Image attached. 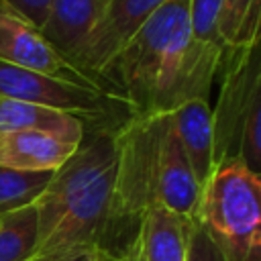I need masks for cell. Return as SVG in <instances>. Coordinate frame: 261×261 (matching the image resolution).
<instances>
[{
  "instance_id": "6da1fadb",
  "label": "cell",
  "mask_w": 261,
  "mask_h": 261,
  "mask_svg": "<svg viewBox=\"0 0 261 261\" xmlns=\"http://www.w3.org/2000/svg\"><path fill=\"white\" fill-rule=\"evenodd\" d=\"M118 126L86 124L75 153L35 200L39 237L31 261L112 249Z\"/></svg>"
},
{
  "instance_id": "7a4b0ae2",
  "label": "cell",
  "mask_w": 261,
  "mask_h": 261,
  "mask_svg": "<svg viewBox=\"0 0 261 261\" xmlns=\"http://www.w3.org/2000/svg\"><path fill=\"white\" fill-rule=\"evenodd\" d=\"M118 167L114 186L112 255L130 257L147 208L163 206L196 220L202 188L173 128L171 114L128 116L116 130Z\"/></svg>"
},
{
  "instance_id": "3957f363",
  "label": "cell",
  "mask_w": 261,
  "mask_h": 261,
  "mask_svg": "<svg viewBox=\"0 0 261 261\" xmlns=\"http://www.w3.org/2000/svg\"><path fill=\"white\" fill-rule=\"evenodd\" d=\"M196 224L224 261H261V175L239 157L218 161L202 188Z\"/></svg>"
},
{
  "instance_id": "277c9868",
  "label": "cell",
  "mask_w": 261,
  "mask_h": 261,
  "mask_svg": "<svg viewBox=\"0 0 261 261\" xmlns=\"http://www.w3.org/2000/svg\"><path fill=\"white\" fill-rule=\"evenodd\" d=\"M186 20L188 0H165L102 69V90L122 102L130 116L149 112L165 51Z\"/></svg>"
},
{
  "instance_id": "5b68a950",
  "label": "cell",
  "mask_w": 261,
  "mask_h": 261,
  "mask_svg": "<svg viewBox=\"0 0 261 261\" xmlns=\"http://www.w3.org/2000/svg\"><path fill=\"white\" fill-rule=\"evenodd\" d=\"M226 53L222 47L192 39L188 20L181 22L165 51L147 114L171 112L192 100H208L214 73Z\"/></svg>"
},
{
  "instance_id": "8992f818",
  "label": "cell",
  "mask_w": 261,
  "mask_h": 261,
  "mask_svg": "<svg viewBox=\"0 0 261 261\" xmlns=\"http://www.w3.org/2000/svg\"><path fill=\"white\" fill-rule=\"evenodd\" d=\"M0 98L49 106L84 120V124L108 122L114 104H122L102 88L82 86L0 61ZM124 106V104H122Z\"/></svg>"
},
{
  "instance_id": "52a82bcc",
  "label": "cell",
  "mask_w": 261,
  "mask_h": 261,
  "mask_svg": "<svg viewBox=\"0 0 261 261\" xmlns=\"http://www.w3.org/2000/svg\"><path fill=\"white\" fill-rule=\"evenodd\" d=\"M163 2L165 0H106L75 59V67L100 86L102 69Z\"/></svg>"
},
{
  "instance_id": "ba28073f",
  "label": "cell",
  "mask_w": 261,
  "mask_h": 261,
  "mask_svg": "<svg viewBox=\"0 0 261 261\" xmlns=\"http://www.w3.org/2000/svg\"><path fill=\"white\" fill-rule=\"evenodd\" d=\"M0 61L73 84L100 88L77 67L67 63L45 41L37 27L20 20L4 8H0Z\"/></svg>"
},
{
  "instance_id": "9c48e42d",
  "label": "cell",
  "mask_w": 261,
  "mask_h": 261,
  "mask_svg": "<svg viewBox=\"0 0 261 261\" xmlns=\"http://www.w3.org/2000/svg\"><path fill=\"white\" fill-rule=\"evenodd\" d=\"M77 145L39 130H2L0 165L18 171H57L75 153Z\"/></svg>"
},
{
  "instance_id": "30bf717a",
  "label": "cell",
  "mask_w": 261,
  "mask_h": 261,
  "mask_svg": "<svg viewBox=\"0 0 261 261\" xmlns=\"http://www.w3.org/2000/svg\"><path fill=\"white\" fill-rule=\"evenodd\" d=\"M104 4L106 0H53L49 16L39 31L45 41L75 67V59Z\"/></svg>"
},
{
  "instance_id": "8fae6325",
  "label": "cell",
  "mask_w": 261,
  "mask_h": 261,
  "mask_svg": "<svg viewBox=\"0 0 261 261\" xmlns=\"http://www.w3.org/2000/svg\"><path fill=\"white\" fill-rule=\"evenodd\" d=\"M196 220L163 206H151L139 222V251L143 261H188L190 234Z\"/></svg>"
},
{
  "instance_id": "7c38bea8",
  "label": "cell",
  "mask_w": 261,
  "mask_h": 261,
  "mask_svg": "<svg viewBox=\"0 0 261 261\" xmlns=\"http://www.w3.org/2000/svg\"><path fill=\"white\" fill-rule=\"evenodd\" d=\"M171 122L200 188L214 169V118L208 100H192L171 110Z\"/></svg>"
},
{
  "instance_id": "4fadbf2b",
  "label": "cell",
  "mask_w": 261,
  "mask_h": 261,
  "mask_svg": "<svg viewBox=\"0 0 261 261\" xmlns=\"http://www.w3.org/2000/svg\"><path fill=\"white\" fill-rule=\"evenodd\" d=\"M2 130H39L80 143L86 124L82 118L49 106L0 98V133Z\"/></svg>"
},
{
  "instance_id": "5bb4252c",
  "label": "cell",
  "mask_w": 261,
  "mask_h": 261,
  "mask_svg": "<svg viewBox=\"0 0 261 261\" xmlns=\"http://www.w3.org/2000/svg\"><path fill=\"white\" fill-rule=\"evenodd\" d=\"M39 237L35 204L0 214V261H31Z\"/></svg>"
},
{
  "instance_id": "9a60e30c",
  "label": "cell",
  "mask_w": 261,
  "mask_h": 261,
  "mask_svg": "<svg viewBox=\"0 0 261 261\" xmlns=\"http://www.w3.org/2000/svg\"><path fill=\"white\" fill-rule=\"evenodd\" d=\"M218 29L226 51L257 43L261 39V0H222Z\"/></svg>"
},
{
  "instance_id": "2e32d148",
  "label": "cell",
  "mask_w": 261,
  "mask_h": 261,
  "mask_svg": "<svg viewBox=\"0 0 261 261\" xmlns=\"http://www.w3.org/2000/svg\"><path fill=\"white\" fill-rule=\"evenodd\" d=\"M53 171H18L0 165V214L35 204Z\"/></svg>"
},
{
  "instance_id": "e0dca14e",
  "label": "cell",
  "mask_w": 261,
  "mask_h": 261,
  "mask_svg": "<svg viewBox=\"0 0 261 261\" xmlns=\"http://www.w3.org/2000/svg\"><path fill=\"white\" fill-rule=\"evenodd\" d=\"M237 157L253 173L261 175V77H259V82L251 94V100L243 112Z\"/></svg>"
},
{
  "instance_id": "ac0fdd59",
  "label": "cell",
  "mask_w": 261,
  "mask_h": 261,
  "mask_svg": "<svg viewBox=\"0 0 261 261\" xmlns=\"http://www.w3.org/2000/svg\"><path fill=\"white\" fill-rule=\"evenodd\" d=\"M220 10H222V0H188V24L192 39L204 45L226 49L218 29Z\"/></svg>"
},
{
  "instance_id": "d6986e66",
  "label": "cell",
  "mask_w": 261,
  "mask_h": 261,
  "mask_svg": "<svg viewBox=\"0 0 261 261\" xmlns=\"http://www.w3.org/2000/svg\"><path fill=\"white\" fill-rule=\"evenodd\" d=\"M53 0H0V8L12 12L20 20L41 29L49 16Z\"/></svg>"
},
{
  "instance_id": "ffe728a7",
  "label": "cell",
  "mask_w": 261,
  "mask_h": 261,
  "mask_svg": "<svg viewBox=\"0 0 261 261\" xmlns=\"http://www.w3.org/2000/svg\"><path fill=\"white\" fill-rule=\"evenodd\" d=\"M188 261H224L218 247L212 243V239L196 224L190 234L188 245Z\"/></svg>"
},
{
  "instance_id": "44dd1931",
  "label": "cell",
  "mask_w": 261,
  "mask_h": 261,
  "mask_svg": "<svg viewBox=\"0 0 261 261\" xmlns=\"http://www.w3.org/2000/svg\"><path fill=\"white\" fill-rule=\"evenodd\" d=\"M135 253V251H133ZM94 261H133V255L130 257H120V255H112L108 251H96V257Z\"/></svg>"
},
{
  "instance_id": "7402d4cb",
  "label": "cell",
  "mask_w": 261,
  "mask_h": 261,
  "mask_svg": "<svg viewBox=\"0 0 261 261\" xmlns=\"http://www.w3.org/2000/svg\"><path fill=\"white\" fill-rule=\"evenodd\" d=\"M94 257H96V251H88V253H75V255L63 257L59 261H94Z\"/></svg>"
},
{
  "instance_id": "603a6c76",
  "label": "cell",
  "mask_w": 261,
  "mask_h": 261,
  "mask_svg": "<svg viewBox=\"0 0 261 261\" xmlns=\"http://www.w3.org/2000/svg\"><path fill=\"white\" fill-rule=\"evenodd\" d=\"M133 261H143V257H141V251H139V243H137V247H135V253H133Z\"/></svg>"
}]
</instances>
